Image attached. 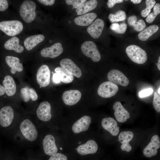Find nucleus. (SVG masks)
<instances>
[{"instance_id": "1", "label": "nucleus", "mask_w": 160, "mask_h": 160, "mask_svg": "<svg viewBox=\"0 0 160 160\" xmlns=\"http://www.w3.org/2000/svg\"><path fill=\"white\" fill-rule=\"evenodd\" d=\"M36 5L33 1L29 0L24 1L20 9V14L23 20L26 23H30L35 19Z\"/></svg>"}, {"instance_id": "2", "label": "nucleus", "mask_w": 160, "mask_h": 160, "mask_svg": "<svg viewBox=\"0 0 160 160\" xmlns=\"http://www.w3.org/2000/svg\"><path fill=\"white\" fill-rule=\"evenodd\" d=\"M126 52L129 58L134 63L142 64L147 59V55L145 51L138 46L131 45L128 46Z\"/></svg>"}, {"instance_id": "3", "label": "nucleus", "mask_w": 160, "mask_h": 160, "mask_svg": "<svg viewBox=\"0 0 160 160\" xmlns=\"http://www.w3.org/2000/svg\"><path fill=\"white\" fill-rule=\"evenodd\" d=\"M23 29L22 23L17 20L4 21L0 22V30L9 36L17 35Z\"/></svg>"}, {"instance_id": "4", "label": "nucleus", "mask_w": 160, "mask_h": 160, "mask_svg": "<svg viewBox=\"0 0 160 160\" xmlns=\"http://www.w3.org/2000/svg\"><path fill=\"white\" fill-rule=\"evenodd\" d=\"M81 49L83 53L90 57L93 61L97 62L100 60V54L95 44L93 41H85L82 44Z\"/></svg>"}, {"instance_id": "5", "label": "nucleus", "mask_w": 160, "mask_h": 160, "mask_svg": "<svg viewBox=\"0 0 160 160\" xmlns=\"http://www.w3.org/2000/svg\"><path fill=\"white\" fill-rule=\"evenodd\" d=\"M21 131L26 139L33 141L36 139L38 132L34 125L29 120H24L20 125Z\"/></svg>"}, {"instance_id": "6", "label": "nucleus", "mask_w": 160, "mask_h": 160, "mask_svg": "<svg viewBox=\"0 0 160 160\" xmlns=\"http://www.w3.org/2000/svg\"><path fill=\"white\" fill-rule=\"evenodd\" d=\"M119 90L117 85L110 81L101 84L98 90V94L104 98H109L115 95Z\"/></svg>"}, {"instance_id": "7", "label": "nucleus", "mask_w": 160, "mask_h": 160, "mask_svg": "<svg viewBox=\"0 0 160 160\" xmlns=\"http://www.w3.org/2000/svg\"><path fill=\"white\" fill-rule=\"evenodd\" d=\"M107 78L109 81L122 86L126 87L129 83L128 79L119 70H111L108 74Z\"/></svg>"}, {"instance_id": "8", "label": "nucleus", "mask_w": 160, "mask_h": 160, "mask_svg": "<svg viewBox=\"0 0 160 160\" xmlns=\"http://www.w3.org/2000/svg\"><path fill=\"white\" fill-rule=\"evenodd\" d=\"M36 79L38 84L42 87L48 86L50 82V72L48 67L43 65L39 69L36 73Z\"/></svg>"}, {"instance_id": "9", "label": "nucleus", "mask_w": 160, "mask_h": 160, "mask_svg": "<svg viewBox=\"0 0 160 160\" xmlns=\"http://www.w3.org/2000/svg\"><path fill=\"white\" fill-rule=\"evenodd\" d=\"M81 96V93L79 91L71 89L65 91L63 94L62 98L65 104L72 105L79 101Z\"/></svg>"}, {"instance_id": "10", "label": "nucleus", "mask_w": 160, "mask_h": 160, "mask_svg": "<svg viewBox=\"0 0 160 160\" xmlns=\"http://www.w3.org/2000/svg\"><path fill=\"white\" fill-rule=\"evenodd\" d=\"M160 147V141L158 136H153L150 143L145 148L143 153L144 155L148 158L155 156L157 153V149Z\"/></svg>"}, {"instance_id": "11", "label": "nucleus", "mask_w": 160, "mask_h": 160, "mask_svg": "<svg viewBox=\"0 0 160 160\" xmlns=\"http://www.w3.org/2000/svg\"><path fill=\"white\" fill-rule=\"evenodd\" d=\"M14 117V112L10 106L4 107L0 110V124L4 127L9 126Z\"/></svg>"}, {"instance_id": "12", "label": "nucleus", "mask_w": 160, "mask_h": 160, "mask_svg": "<svg viewBox=\"0 0 160 160\" xmlns=\"http://www.w3.org/2000/svg\"><path fill=\"white\" fill-rule=\"evenodd\" d=\"M63 50L61 44L57 43L49 47L43 49L41 52V55L43 57L53 58L60 55Z\"/></svg>"}, {"instance_id": "13", "label": "nucleus", "mask_w": 160, "mask_h": 160, "mask_svg": "<svg viewBox=\"0 0 160 160\" xmlns=\"http://www.w3.org/2000/svg\"><path fill=\"white\" fill-rule=\"evenodd\" d=\"M61 67L73 76L77 78L80 77L82 75V72L74 63L68 58L62 59L60 62Z\"/></svg>"}, {"instance_id": "14", "label": "nucleus", "mask_w": 160, "mask_h": 160, "mask_svg": "<svg viewBox=\"0 0 160 160\" xmlns=\"http://www.w3.org/2000/svg\"><path fill=\"white\" fill-rule=\"evenodd\" d=\"M51 107L50 103L45 101L39 105L36 111V113L39 118L44 121H49L51 118Z\"/></svg>"}, {"instance_id": "15", "label": "nucleus", "mask_w": 160, "mask_h": 160, "mask_svg": "<svg viewBox=\"0 0 160 160\" xmlns=\"http://www.w3.org/2000/svg\"><path fill=\"white\" fill-rule=\"evenodd\" d=\"M104 25V22L103 20L98 18L88 27L87 31L91 37L94 39H97L101 35Z\"/></svg>"}, {"instance_id": "16", "label": "nucleus", "mask_w": 160, "mask_h": 160, "mask_svg": "<svg viewBox=\"0 0 160 160\" xmlns=\"http://www.w3.org/2000/svg\"><path fill=\"white\" fill-rule=\"evenodd\" d=\"M43 146L45 153L49 156L57 153L58 151L54 137L52 135H46L43 140Z\"/></svg>"}, {"instance_id": "17", "label": "nucleus", "mask_w": 160, "mask_h": 160, "mask_svg": "<svg viewBox=\"0 0 160 160\" xmlns=\"http://www.w3.org/2000/svg\"><path fill=\"white\" fill-rule=\"evenodd\" d=\"M115 111L114 114L116 120L120 122L126 121L130 117V115L128 111L123 107L121 103L119 101L116 102L113 106Z\"/></svg>"}, {"instance_id": "18", "label": "nucleus", "mask_w": 160, "mask_h": 160, "mask_svg": "<svg viewBox=\"0 0 160 160\" xmlns=\"http://www.w3.org/2000/svg\"><path fill=\"white\" fill-rule=\"evenodd\" d=\"M91 122V118L87 116H84L76 121L73 125L72 130L76 133H78L87 130Z\"/></svg>"}, {"instance_id": "19", "label": "nucleus", "mask_w": 160, "mask_h": 160, "mask_svg": "<svg viewBox=\"0 0 160 160\" xmlns=\"http://www.w3.org/2000/svg\"><path fill=\"white\" fill-rule=\"evenodd\" d=\"M98 146L94 140H90L86 143L78 147L77 151L81 155H85L95 153L97 151Z\"/></svg>"}, {"instance_id": "20", "label": "nucleus", "mask_w": 160, "mask_h": 160, "mask_svg": "<svg viewBox=\"0 0 160 160\" xmlns=\"http://www.w3.org/2000/svg\"><path fill=\"white\" fill-rule=\"evenodd\" d=\"M133 137L132 132L130 131H124L121 132L119 136V141L122 144L121 146V149L127 152L130 151L132 148L129 142Z\"/></svg>"}, {"instance_id": "21", "label": "nucleus", "mask_w": 160, "mask_h": 160, "mask_svg": "<svg viewBox=\"0 0 160 160\" xmlns=\"http://www.w3.org/2000/svg\"><path fill=\"white\" fill-rule=\"evenodd\" d=\"M103 128L109 132L112 135L116 136L119 132V127L117 126L116 121L113 118H104L101 121Z\"/></svg>"}, {"instance_id": "22", "label": "nucleus", "mask_w": 160, "mask_h": 160, "mask_svg": "<svg viewBox=\"0 0 160 160\" xmlns=\"http://www.w3.org/2000/svg\"><path fill=\"white\" fill-rule=\"evenodd\" d=\"M5 61L7 65L11 68L10 72L12 74H15L17 71L21 72L23 71V65L20 63V60L18 58L7 56L5 58Z\"/></svg>"}, {"instance_id": "23", "label": "nucleus", "mask_w": 160, "mask_h": 160, "mask_svg": "<svg viewBox=\"0 0 160 160\" xmlns=\"http://www.w3.org/2000/svg\"><path fill=\"white\" fill-rule=\"evenodd\" d=\"M97 16L96 14L95 13H88L76 17L74 21L78 25L87 26L91 24Z\"/></svg>"}, {"instance_id": "24", "label": "nucleus", "mask_w": 160, "mask_h": 160, "mask_svg": "<svg viewBox=\"0 0 160 160\" xmlns=\"http://www.w3.org/2000/svg\"><path fill=\"white\" fill-rule=\"evenodd\" d=\"M44 39V36L42 34L36 35L28 36L24 41V46L28 50H31L38 44L42 41Z\"/></svg>"}, {"instance_id": "25", "label": "nucleus", "mask_w": 160, "mask_h": 160, "mask_svg": "<svg viewBox=\"0 0 160 160\" xmlns=\"http://www.w3.org/2000/svg\"><path fill=\"white\" fill-rule=\"evenodd\" d=\"M19 38L13 36L6 42L4 47L7 50H13L17 53H20L23 51L24 48L19 44Z\"/></svg>"}, {"instance_id": "26", "label": "nucleus", "mask_w": 160, "mask_h": 160, "mask_svg": "<svg viewBox=\"0 0 160 160\" xmlns=\"http://www.w3.org/2000/svg\"><path fill=\"white\" fill-rule=\"evenodd\" d=\"M3 84L6 94L9 96L13 95L16 91V86L13 78L7 76L3 81Z\"/></svg>"}, {"instance_id": "27", "label": "nucleus", "mask_w": 160, "mask_h": 160, "mask_svg": "<svg viewBox=\"0 0 160 160\" xmlns=\"http://www.w3.org/2000/svg\"><path fill=\"white\" fill-rule=\"evenodd\" d=\"M97 5L96 0H91L84 3L76 9L78 15H81L94 9Z\"/></svg>"}, {"instance_id": "28", "label": "nucleus", "mask_w": 160, "mask_h": 160, "mask_svg": "<svg viewBox=\"0 0 160 160\" xmlns=\"http://www.w3.org/2000/svg\"><path fill=\"white\" fill-rule=\"evenodd\" d=\"M55 71L58 74L60 81L64 83H69L73 80V76L61 67H56Z\"/></svg>"}, {"instance_id": "29", "label": "nucleus", "mask_w": 160, "mask_h": 160, "mask_svg": "<svg viewBox=\"0 0 160 160\" xmlns=\"http://www.w3.org/2000/svg\"><path fill=\"white\" fill-rule=\"evenodd\" d=\"M159 28L158 26L156 25H151L140 32L138 34V37L142 41H146L156 32Z\"/></svg>"}, {"instance_id": "30", "label": "nucleus", "mask_w": 160, "mask_h": 160, "mask_svg": "<svg viewBox=\"0 0 160 160\" xmlns=\"http://www.w3.org/2000/svg\"><path fill=\"white\" fill-rule=\"evenodd\" d=\"M145 2L146 7L143 10L141 13L142 16L143 17H146L149 14L151 9L156 3V1L154 0H147Z\"/></svg>"}, {"instance_id": "31", "label": "nucleus", "mask_w": 160, "mask_h": 160, "mask_svg": "<svg viewBox=\"0 0 160 160\" xmlns=\"http://www.w3.org/2000/svg\"><path fill=\"white\" fill-rule=\"evenodd\" d=\"M153 103L155 110L158 113H159L160 112V95H158L156 92H154Z\"/></svg>"}, {"instance_id": "32", "label": "nucleus", "mask_w": 160, "mask_h": 160, "mask_svg": "<svg viewBox=\"0 0 160 160\" xmlns=\"http://www.w3.org/2000/svg\"><path fill=\"white\" fill-rule=\"evenodd\" d=\"M20 93L23 100L26 102H28L30 100L29 89L26 87L22 88L20 90Z\"/></svg>"}, {"instance_id": "33", "label": "nucleus", "mask_w": 160, "mask_h": 160, "mask_svg": "<svg viewBox=\"0 0 160 160\" xmlns=\"http://www.w3.org/2000/svg\"><path fill=\"white\" fill-rule=\"evenodd\" d=\"M86 1V0H66L65 2L67 4L72 5L73 8L76 9Z\"/></svg>"}, {"instance_id": "34", "label": "nucleus", "mask_w": 160, "mask_h": 160, "mask_svg": "<svg viewBox=\"0 0 160 160\" xmlns=\"http://www.w3.org/2000/svg\"><path fill=\"white\" fill-rule=\"evenodd\" d=\"M146 24L143 20H140L137 22L133 26L134 29L137 31H140L145 27Z\"/></svg>"}, {"instance_id": "35", "label": "nucleus", "mask_w": 160, "mask_h": 160, "mask_svg": "<svg viewBox=\"0 0 160 160\" xmlns=\"http://www.w3.org/2000/svg\"><path fill=\"white\" fill-rule=\"evenodd\" d=\"M114 15L116 22L124 21L126 17L125 12L121 10L118 11Z\"/></svg>"}, {"instance_id": "36", "label": "nucleus", "mask_w": 160, "mask_h": 160, "mask_svg": "<svg viewBox=\"0 0 160 160\" xmlns=\"http://www.w3.org/2000/svg\"><path fill=\"white\" fill-rule=\"evenodd\" d=\"M49 160H67V158L63 154L56 153L51 156Z\"/></svg>"}, {"instance_id": "37", "label": "nucleus", "mask_w": 160, "mask_h": 160, "mask_svg": "<svg viewBox=\"0 0 160 160\" xmlns=\"http://www.w3.org/2000/svg\"><path fill=\"white\" fill-rule=\"evenodd\" d=\"M153 89L151 88L144 89L139 92V96L140 97H143L149 96L153 93Z\"/></svg>"}, {"instance_id": "38", "label": "nucleus", "mask_w": 160, "mask_h": 160, "mask_svg": "<svg viewBox=\"0 0 160 160\" xmlns=\"http://www.w3.org/2000/svg\"><path fill=\"white\" fill-rule=\"evenodd\" d=\"M127 27V25L125 23H122L119 24L118 28L115 32L118 33L123 34L126 31Z\"/></svg>"}, {"instance_id": "39", "label": "nucleus", "mask_w": 160, "mask_h": 160, "mask_svg": "<svg viewBox=\"0 0 160 160\" xmlns=\"http://www.w3.org/2000/svg\"><path fill=\"white\" fill-rule=\"evenodd\" d=\"M8 7V1L7 0H0V11H3Z\"/></svg>"}, {"instance_id": "40", "label": "nucleus", "mask_w": 160, "mask_h": 160, "mask_svg": "<svg viewBox=\"0 0 160 160\" xmlns=\"http://www.w3.org/2000/svg\"><path fill=\"white\" fill-rule=\"evenodd\" d=\"M30 98L33 101H35L38 99V95L34 89L33 88L29 89Z\"/></svg>"}, {"instance_id": "41", "label": "nucleus", "mask_w": 160, "mask_h": 160, "mask_svg": "<svg viewBox=\"0 0 160 160\" xmlns=\"http://www.w3.org/2000/svg\"><path fill=\"white\" fill-rule=\"evenodd\" d=\"M137 17L135 15H132L129 17L128 19V23L129 25L133 26L137 22Z\"/></svg>"}, {"instance_id": "42", "label": "nucleus", "mask_w": 160, "mask_h": 160, "mask_svg": "<svg viewBox=\"0 0 160 160\" xmlns=\"http://www.w3.org/2000/svg\"><path fill=\"white\" fill-rule=\"evenodd\" d=\"M123 1V0H108L107 3L108 7L109 8H112L114 5L117 3H121Z\"/></svg>"}, {"instance_id": "43", "label": "nucleus", "mask_w": 160, "mask_h": 160, "mask_svg": "<svg viewBox=\"0 0 160 160\" xmlns=\"http://www.w3.org/2000/svg\"><path fill=\"white\" fill-rule=\"evenodd\" d=\"M156 16L153 12H152L147 16L146 21L148 23H151L153 22Z\"/></svg>"}, {"instance_id": "44", "label": "nucleus", "mask_w": 160, "mask_h": 160, "mask_svg": "<svg viewBox=\"0 0 160 160\" xmlns=\"http://www.w3.org/2000/svg\"><path fill=\"white\" fill-rule=\"evenodd\" d=\"M40 3L46 6H51L55 2L54 0H38Z\"/></svg>"}, {"instance_id": "45", "label": "nucleus", "mask_w": 160, "mask_h": 160, "mask_svg": "<svg viewBox=\"0 0 160 160\" xmlns=\"http://www.w3.org/2000/svg\"><path fill=\"white\" fill-rule=\"evenodd\" d=\"M153 11L154 14L157 15L160 13V4H156L153 7Z\"/></svg>"}, {"instance_id": "46", "label": "nucleus", "mask_w": 160, "mask_h": 160, "mask_svg": "<svg viewBox=\"0 0 160 160\" xmlns=\"http://www.w3.org/2000/svg\"><path fill=\"white\" fill-rule=\"evenodd\" d=\"M52 79L53 82L55 83H58L60 81L59 76L56 73H54L53 74Z\"/></svg>"}, {"instance_id": "47", "label": "nucleus", "mask_w": 160, "mask_h": 160, "mask_svg": "<svg viewBox=\"0 0 160 160\" xmlns=\"http://www.w3.org/2000/svg\"><path fill=\"white\" fill-rule=\"evenodd\" d=\"M119 26V24L118 23H113L112 24L110 27V29L114 31H116L118 28Z\"/></svg>"}, {"instance_id": "48", "label": "nucleus", "mask_w": 160, "mask_h": 160, "mask_svg": "<svg viewBox=\"0 0 160 160\" xmlns=\"http://www.w3.org/2000/svg\"><path fill=\"white\" fill-rule=\"evenodd\" d=\"M109 18L112 22H115L116 20L114 14L113 13L110 14L109 15Z\"/></svg>"}, {"instance_id": "49", "label": "nucleus", "mask_w": 160, "mask_h": 160, "mask_svg": "<svg viewBox=\"0 0 160 160\" xmlns=\"http://www.w3.org/2000/svg\"><path fill=\"white\" fill-rule=\"evenodd\" d=\"M5 92V90L4 87L0 84V96L3 95Z\"/></svg>"}, {"instance_id": "50", "label": "nucleus", "mask_w": 160, "mask_h": 160, "mask_svg": "<svg viewBox=\"0 0 160 160\" xmlns=\"http://www.w3.org/2000/svg\"><path fill=\"white\" fill-rule=\"evenodd\" d=\"M142 0H131V1L133 2V4H137L140 3Z\"/></svg>"}, {"instance_id": "51", "label": "nucleus", "mask_w": 160, "mask_h": 160, "mask_svg": "<svg viewBox=\"0 0 160 160\" xmlns=\"http://www.w3.org/2000/svg\"><path fill=\"white\" fill-rule=\"evenodd\" d=\"M157 65L158 70H160V56L159 57Z\"/></svg>"}, {"instance_id": "52", "label": "nucleus", "mask_w": 160, "mask_h": 160, "mask_svg": "<svg viewBox=\"0 0 160 160\" xmlns=\"http://www.w3.org/2000/svg\"><path fill=\"white\" fill-rule=\"evenodd\" d=\"M160 87L159 88L158 90V93L159 94V95H160Z\"/></svg>"}]
</instances>
